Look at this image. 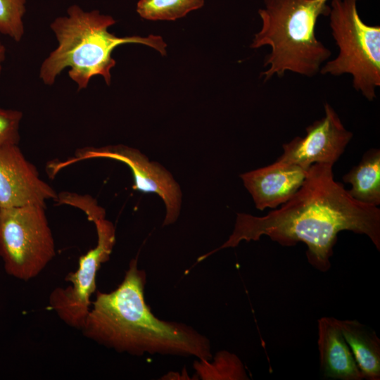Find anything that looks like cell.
Listing matches in <instances>:
<instances>
[{"mask_svg":"<svg viewBox=\"0 0 380 380\" xmlns=\"http://www.w3.org/2000/svg\"><path fill=\"white\" fill-rule=\"evenodd\" d=\"M27 0H0V34L20 42L25 34L23 22Z\"/></svg>","mask_w":380,"mask_h":380,"instance_id":"e0dca14e","label":"cell"},{"mask_svg":"<svg viewBox=\"0 0 380 380\" xmlns=\"http://www.w3.org/2000/svg\"><path fill=\"white\" fill-rule=\"evenodd\" d=\"M332 167L330 163L312 164L297 192L280 208L263 217L237 213L229 239L198 260L265 235L283 246L305 243L308 262L326 272L331 267L337 235L344 230L367 236L379 251L380 209L352 198L343 184L334 180Z\"/></svg>","mask_w":380,"mask_h":380,"instance_id":"6da1fadb","label":"cell"},{"mask_svg":"<svg viewBox=\"0 0 380 380\" xmlns=\"http://www.w3.org/2000/svg\"><path fill=\"white\" fill-rule=\"evenodd\" d=\"M55 254L44 206L0 209V255L8 274L24 281L34 278Z\"/></svg>","mask_w":380,"mask_h":380,"instance_id":"8992f818","label":"cell"},{"mask_svg":"<svg viewBox=\"0 0 380 380\" xmlns=\"http://www.w3.org/2000/svg\"><path fill=\"white\" fill-rule=\"evenodd\" d=\"M22 118L21 111L0 107V147L18 144Z\"/></svg>","mask_w":380,"mask_h":380,"instance_id":"ac0fdd59","label":"cell"},{"mask_svg":"<svg viewBox=\"0 0 380 380\" xmlns=\"http://www.w3.org/2000/svg\"><path fill=\"white\" fill-rule=\"evenodd\" d=\"M203 4L204 0H139L137 12L148 20H175Z\"/></svg>","mask_w":380,"mask_h":380,"instance_id":"9a60e30c","label":"cell"},{"mask_svg":"<svg viewBox=\"0 0 380 380\" xmlns=\"http://www.w3.org/2000/svg\"><path fill=\"white\" fill-rule=\"evenodd\" d=\"M352 186L348 194L354 199L369 205L380 204V151H367L357 165L343 177Z\"/></svg>","mask_w":380,"mask_h":380,"instance_id":"5bb4252c","label":"cell"},{"mask_svg":"<svg viewBox=\"0 0 380 380\" xmlns=\"http://www.w3.org/2000/svg\"><path fill=\"white\" fill-rule=\"evenodd\" d=\"M317 328L320 370L323 376L332 379H362V374L342 334L338 319L321 317Z\"/></svg>","mask_w":380,"mask_h":380,"instance_id":"7c38bea8","label":"cell"},{"mask_svg":"<svg viewBox=\"0 0 380 380\" xmlns=\"http://www.w3.org/2000/svg\"><path fill=\"white\" fill-rule=\"evenodd\" d=\"M57 197L18 144L0 147V209L28 205L45 207L47 200Z\"/></svg>","mask_w":380,"mask_h":380,"instance_id":"30bf717a","label":"cell"},{"mask_svg":"<svg viewBox=\"0 0 380 380\" xmlns=\"http://www.w3.org/2000/svg\"><path fill=\"white\" fill-rule=\"evenodd\" d=\"M91 158H110L126 164L131 170L133 189L143 193H155L164 201L166 215L163 225L174 223L179 215L182 192L172 175L156 162H151L139 150L125 145L99 148L85 147L76 151L73 158L56 165L61 169L74 163Z\"/></svg>","mask_w":380,"mask_h":380,"instance_id":"ba28073f","label":"cell"},{"mask_svg":"<svg viewBox=\"0 0 380 380\" xmlns=\"http://www.w3.org/2000/svg\"><path fill=\"white\" fill-rule=\"evenodd\" d=\"M324 116L306 127L304 137H296L282 146L277 162L296 165L305 170L314 163L334 164L350 142L353 133L347 130L334 108L324 105Z\"/></svg>","mask_w":380,"mask_h":380,"instance_id":"9c48e42d","label":"cell"},{"mask_svg":"<svg viewBox=\"0 0 380 380\" xmlns=\"http://www.w3.org/2000/svg\"><path fill=\"white\" fill-rule=\"evenodd\" d=\"M307 170L275 161L240 175L257 209L275 208L287 202L300 189Z\"/></svg>","mask_w":380,"mask_h":380,"instance_id":"8fae6325","label":"cell"},{"mask_svg":"<svg viewBox=\"0 0 380 380\" xmlns=\"http://www.w3.org/2000/svg\"><path fill=\"white\" fill-rule=\"evenodd\" d=\"M203 379H248V375L239 357L227 351L217 353L213 362L199 360L195 362Z\"/></svg>","mask_w":380,"mask_h":380,"instance_id":"2e32d148","label":"cell"},{"mask_svg":"<svg viewBox=\"0 0 380 380\" xmlns=\"http://www.w3.org/2000/svg\"><path fill=\"white\" fill-rule=\"evenodd\" d=\"M329 0H264L258 10L262 20L251 48L270 47L260 73L264 82L291 72L308 77L316 75L331 56L330 50L317 39L320 16H329Z\"/></svg>","mask_w":380,"mask_h":380,"instance_id":"277c9868","label":"cell"},{"mask_svg":"<svg viewBox=\"0 0 380 380\" xmlns=\"http://www.w3.org/2000/svg\"><path fill=\"white\" fill-rule=\"evenodd\" d=\"M5 58H6V47L0 37V76L2 72L3 65L5 61Z\"/></svg>","mask_w":380,"mask_h":380,"instance_id":"d6986e66","label":"cell"},{"mask_svg":"<svg viewBox=\"0 0 380 380\" xmlns=\"http://www.w3.org/2000/svg\"><path fill=\"white\" fill-rule=\"evenodd\" d=\"M357 1L331 0L329 26L338 53L327 61L319 72L333 76L350 74L353 88L372 101L380 87V27L362 20Z\"/></svg>","mask_w":380,"mask_h":380,"instance_id":"5b68a950","label":"cell"},{"mask_svg":"<svg viewBox=\"0 0 380 380\" xmlns=\"http://www.w3.org/2000/svg\"><path fill=\"white\" fill-rule=\"evenodd\" d=\"M146 275L130 261L122 283L108 293L98 291L81 329L97 343L132 355L195 357L211 360L208 338L185 324L158 319L144 298Z\"/></svg>","mask_w":380,"mask_h":380,"instance_id":"7a4b0ae2","label":"cell"},{"mask_svg":"<svg viewBox=\"0 0 380 380\" xmlns=\"http://www.w3.org/2000/svg\"><path fill=\"white\" fill-rule=\"evenodd\" d=\"M97 233L96 246L79 259L78 268L70 272L66 288L57 287L49 296V307L68 326L81 329L89 311L90 297L96 290V277L102 263L110 259L115 243V229L105 217L93 220Z\"/></svg>","mask_w":380,"mask_h":380,"instance_id":"52a82bcc","label":"cell"},{"mask_svg":"<svg viewBox=\"0 0 380 380\" xmlns=\"http://www.w3.org/2000/svg\"><path fill=\"white\" fill-rule=\"evenodd\" d=\"M338 322L363 379L379 380L380 339L375 331L355 319Z\"/></svg>","mask_w":380,"mask_h":380,"instance_id":"4fadbf2b","label":"cell"},{"mask_svg":"<svg viewBox=\"0 0 380 380\" xmlns=\"http://www.w3.org/2000/svg\"><path fill=\"white\" fill-rule=\"evenodd\" d=\"M115 22L112 16L98 10L85 11L78 5L70 6L65 15L55 18L50 25L58 45L41 64V81L53 85L68 68V76L79 90L87 88L95 76H101L110 85V71L116 63L112 53L122 44H141L166 54L167 44L160 36L120 37L108 32Z\"/></svg>","mask_w":380,"mask_h":380,"instance_id":"3957f363","label":"cell"}]
</instances>
